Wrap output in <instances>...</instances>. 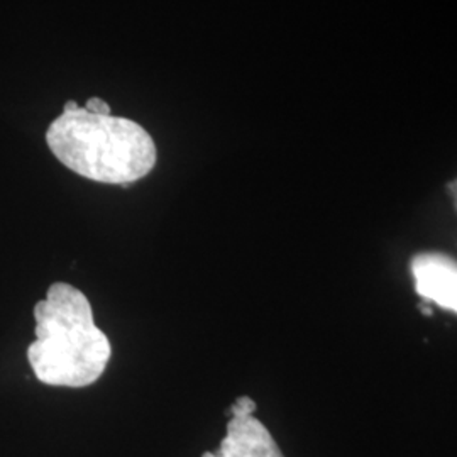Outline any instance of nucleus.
Listing matches in <instances>:
<instances>
[{"mask_svg": "<svg viewBox=\"0 0 457 457\" xmlns=\"http://www.w3.org/2000/svg\"><path fill=\"white\" fill-rule=\"evenodd\" d=\"M34 319L36 341L28 347V360L41 383L85 388L104 375L112 347L79 288L53 283L46 298L36 303Z\"/></svg>", "mask_w": 457, "mask_h": 457, "instance_id": "f257e3e1", "label": "nucleus"}, {"mask_svg": "<svg viewBox=\"0 0 457 457\" xmlns=\"http://www.w3.org/2000/svg\"><path fill=\"white\" fill-rule=\"evenodd\" d=\"M46 143L58 162L87 180L128 187L145 179L156 164L149 132L126 117L98 115L85 107L56 117Z\"/></svg>", "mask_w": 457, "mask_h": 457, "instance_id": "f03ea898", "label": "nucleus"}, {"mask_svg": "<svg viewBox=\"0 0 457 457\" xmlns=\"http://www.w3.org/2000/svg\"><path fill=\"white\" fill-rule=\"evenodd\" d=\"M256 402L249 396H239L230 407L228 434L217 453H205L202 457H285L266 425L253 413Z\"/></svg>", "mask_w": 457, "mask_h": 457, "instance_id": "7ed1b4c3", "label": "nucleus"}, {"mask_svg": "<svg viewBox=\"0 0 457 457\" xmlns=\"http://www.w3.org/2000/svg\"><path fill=\"white\" fill-rule=\"evenodd\" d=\"M415 290L425 302L444 311H457L456 262L441 253H422L411 260Z\"/></svg>", "mask_w": 457, "mask_h": 457, "instance_id": "20e7f679", "label": "nucleus"}, {"mask_svg": "<svg viewBox=\"0 0 457 457\" xmlns=\"http://www.w3.org/2000/svg\"><path fill=\"white\" fill-rule=\"evenodd\" d=\"M85 109L92 114L111 115V105L98 97L88 98L85 104Z\"/></svg>", "mask_w": 457, "mask_h": 457, "instance_id": "39448f33", "label": "nucleus"}, {"mask_svg": "<svg viewBox=\"0 0 457 457\" xmlns=\"http://www.w3.org/2000/svg\"><path fill=\"white\" fill-rule=\"evenodd\" d=\"M80 105L75 102V100H70V102H66L65 109H63V112H70V111H77Z\"/></svg>", "mask_w": 457, "mask_h": 457, "instance_id": "423d86ee", "label": "nucleus"}]
</instances>
